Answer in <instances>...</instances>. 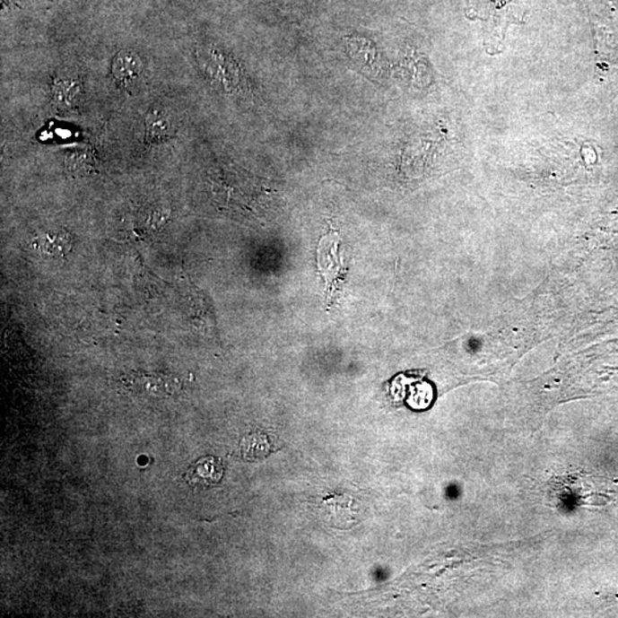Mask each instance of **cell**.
I'll list each match as a JSON object with an SVG mask.
<instances>
[{"label": "cell", "mask_w": 618, "mask_h": 618, "mask_svg": "<svg viewBox=\"0 0 618 618\" xmlns=\"http://www.w3.org/2000/svg\"><path fill=\"white\" fill-rule=\"evenodd\" d=\"M339 238L335 231H331L319 240L318 248V269L325 276L329 292L331 289H337L338 283L344 279L345 264L339 255Z\"/></svg>", "instance_id": "6da1fadb"}, {"label": "cell", "mask_w": 618, "mask_h": 618, "mask_svg": "<svg viewBox=\"0 0 618 618\" xmlns=\"http://www.w3.org/2000/svg\"><path fill=\"white\" fill-rule=\"evenodd\" d=\"M111 73L118 86L134 90L143 82L144 65L138 53L132 49H123L116 54L111 65Z\"/></svg>", "instance_id": "7a4b0ae2"}, {"label": "cell", "mask_w": 618, "mask_h": 618, "mask_svg": "<svg viewBox=\"0 0 618 618\" xmlns=\"http://www.w3.org/2000/svg\"><path fill=\"white\" fill-rule=\"evenodd\" d=\"M73 238L64 230L41 231L32 239L30 248L48 259H61L72 251Z\"/></svg>", "instance_id": "3957f363"}, {"label": "cell", "mask_w": 618, "mask_h": 618, "mask_svg": "<svg viewBox=\"0 0 618 618\" xmlns=\"http://www.w3.org/2000/svg\"><path fill=\"white\" fill-rule=\"evenodd\" d=\"M225 466L217 457H203L195 462L185 474L186 483L194 489L214 487L222 479Z\"/></svg>", "instance_id": "277c9868"}, {"label": "cell", "mask_w": 618, "mask_h": 618, "mask_svg": "<svg viewBox=\"0 0 618 618\" xmlns=\"http://www.w3.org/2000/svg\"><path fill=\"white\" fill-rule=\"evenodd\" d=\"M171 116L163 109H153L146 118V141L148 144L161 143L173 134Z\"/></svg>", "instance_id": "5b68a950"}, {"label": "cell", "mask_w": 618, "mask_h": 618, "mask_svg": "<svg viewBox=\"0 0 618 618\" xmlns=\"http://www.w3.org/2000/svg\"><path fill=\"white\" fill-rule=\"evenodd\" d=\"M82 85L76 77H59L53 83L54 101L60 107H72L80 97Z\"/></svg>", "instance_id": "8992f818"}, {"label": "cell", "mask_w": 618, "mask_h": 618, "mask_svg": "<svg viewBox=\"0 0 618 618\" xmlns=\"http://www.w3.org/2000/svg\"><path fill=\"white\" fill-rule=\"evenodd\" d=\"M240 451L246 459H258L265 457L272 452V442L267 435L256 433L243 439L240 443Z\"/></svg>", "instance_id": "52a82bcc"}]
</instances>
